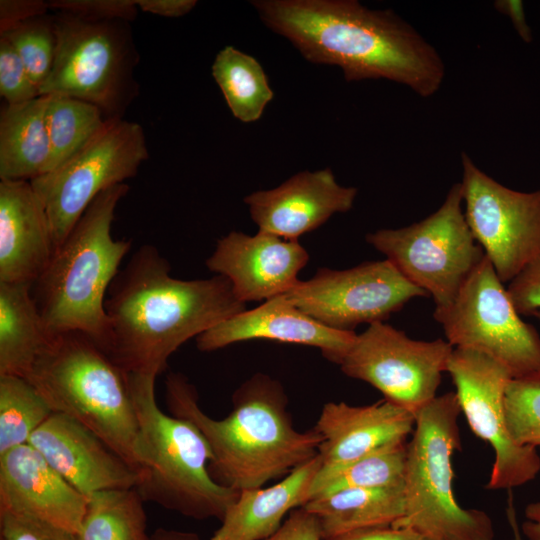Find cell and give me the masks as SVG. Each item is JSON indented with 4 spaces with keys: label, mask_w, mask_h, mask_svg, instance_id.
<instances>
[{
    "label": "cell",
    "mask_w": 540,
    "mask_h": 540,
    "mask_svg": "<svg viewBox=\"0 0 540 540\" xmlns=\"http://www.w3.org/2000/svg\"><path fill=\"white\" fill-rule=\"evenodd\" d=\"M263 23L313 63L335 65L347 81L387 79L427 98L441 87L438 51L392 10L356 0H254Z\"/></svg>",
    "instance_id": "1"
},
{
    "label": "cell",
    "mask_w": 540,
    "mask_h": 540,
    "mask_svg": "<svg viewBox=\"0 0 540 540\" xmlns=\"http://www.w3.org/2000/svg\"><path fill=\"white\" fill-rule=\"evenodd\" d=\"M153 245L138 248L110 285L102 349L126 373L158 376L186 341L246 310L221 275L182 280Z\"/></svg>",
    "instance_id": "2"
},
{
    "label": "cell",
    "mask_w": 540,
    "mask_h": 540,
    "mask_svg": "<svg viewBox=\"0 0 540 540\" xmlns=\"http://www.w3.org/2000/svg\"><path fill=\"white\" fill-rule=\"evenodd\" d=\"M165 390L170 414L192 422L206 439L213 455L210 473L226 487H263L318 454L321 436L294 427L283 386L266 374L242 383L231 412L220 420L200 408L197 390L183 374H168Z\"/></svg>",
    "instance_id": "3"
},
{
    "label": "cell",
    "mask_w": 540,
    "mask_h": 540,
    "mask_svg": "<svg viewBox=\"0 0 540 540\" xmlns=\"http://www.w3.org/2000/svg\"><path fill=\"white\" fill-rule=\"evenodd\" d=\"M52 412L99 436L138 472L145 456L128 374L90 336H49L25 377Z\"/></svg>",
    "instance_id": "4"
},
{
    "label": "cell",
    "mask_w": 540,
    "mask_h": 540,
    "mask_svg": "<svg viewBox=\"0 0 540 540\" xmlns=\"http://www.w3.org/2000/svg\"><path fill=\"white\" fill-rule=\"evenodd\" d=\"M126 183L101 192L88 206L42 273L32 294L49 336L79 331L102 348L106 337L105 300L132 241L111 233Z\"/></svg>",
    "instance_id": "5"
},
{
    "label": "cell",
    "mask_w": 540,
    "mask_h": 540,
    "mask_svg": "<svg viewBox=\"0 0 540 540\" xmlns=\"http://www.w3.org/2000/svg\"><path fill=\"white\" fill-rule=\"evenodd\" d=\"M127 374L145 456L136 490L144 501L186 517L222 521L239 491L213 479L206 439L189 420L159 408L156 376Z\"/></svg>",
    "instance_id": "6"
},
{
    "label": "cell",
    "mask_w": 540,
    "mask_h": 540,
    "mask_svg": "<svg viewBox=\"0 0 540 540\" xmlns=\"http://www.w3.org/2000/svg\"><path fill=\"white\" fill-rule=\"evenodd\" d=\"M455 392L437 396L415 416L407 442L404 513L391 526L412 529L430 540H494L490 516L465 509L455 499L451 456L461 449Z\"/></svg>",
    "instance_id": "7"
},
{
    "label": "cell",
    "mask_w": 540,
    "mask_h": 540,
    "mask_svg": "<svg viewBox=\"0 0 540 540\" xmlns=\"http://www.w3.org/2000/svg\"><path fill=\"white\" fill-rule=\"evenodd\" d=\"M52 18L56 52L40 95L69 96L97 106L107 118L121 117L133 93L136 63L127 22L93 20L62 11Z\"/></svg>",
    "instance_id": "8"
},
{
    "label": "cell",
    "mask_w": 540,
    "mask_h": 540,
    "mask_svg": "<svg viewBox=\"0 0 540 540\" xmlns=\"http://www.w3.org/2000/svg\"><path fill=\"white\" fill-rule=\"evenodd\" d=\"M366 241L405 279L432 296L435 308L455 300L485 257L467 224L460 182L425 219L403 228L377 230Z\"/></svg>",
    "instance_id": "9"
},
{
    "label": "cell",
    "mask_w": 540,
    "mask_h": 540,
    "mask_svg": "<svg viewBox=\"0 0 540 540\" xmlns=\"http://www.w3.org/2000/svg\"><path fill=\"white\" fill-rule=\"evenodd\" d=\"M454 348L482 352L503 364L512 378L540 373V334L523 321L512 299L485 256L455 300L435 308Z\"/></svg>",
    "instance_id": "10"
},
{
    "label": "cell",
    "mask_w": 540,
    "mask_h": 540,
    "mask_svg": "<svg viewBox=\"0 0 540 540\" xmlns=\"http://www.w3.org/2000/svg\"><path fill=\"white\" fill-rule=\"evenodd\" d=\"M149 157L140 124L108 118L102 130L60 167L31 180L47 212L55 250L92 201L136 175Z\"/></svg>",
    "instance_id": "11"
},
{
    "label": "cell",
    "mask_w": 540,
    "mask_h": 540,
    "mask_svg": "<svg viewBox=\"0 0 540 540\" xmlns=\"http://www.w3.org/2000/svg\"><path fill=\"white\" fill-rule=\"evenodd\" d=\"M454 347L443 339L414 340L384 322L370 324L339 364L384 399L413 415L434 400Z\"/></svg>",
    "instance_id": "12"
},
{
    "label": "cell",
    "mask_w": 540,
    "mask_h": 540,
    "mask_svg": "<svg viewBox=\"0 0 540 540\" xmlns=\"http://www.w3.org/2000/svg\"><path fill=\"white\" fill-rule=\"evenodd\" d=\"M464 214L499 279L511 282L540 255V189H510L462 152Z\"/></svg>",
    "instance_id": "13"
},
{
    "label": "cell",
    "mask_w": 540,
    "mask_h": 540,
    "mask_svg": "<svg viewBox=\"0 0 540 540\" xmlns=\"http://www.w3.org/2000/svg\"><path fill=\"white\" fill-rule=\"evenodd\" d=\"M446 372L470 429L493 449L494 461L485 487L511 490L534 480L540 472V454L535 447L517 444L506 423L504 396L512 378L509 370L482 352L454 348Z\"/></svg>",
    "instance_id": "14"
},
{
    "label": "cell",
    "mask_w": 540,
    "mask_h": 540,
    "mask_svg": "<svg viewBox=\"0 0 540 540\" xmlns=\"http://www.w3.org/2000/svg\"><path fill=\"white\" fill-rule=\"evenodd\" d=\"M284 295L311 318L339 331L383 322L411 299L428 296L387 259L344 270L320 268Z\"/></svg>",
    "instance_id": "15"
},
{
    "label": "cell",
    "mask_w": 540,
    "mask_h": 540,
    "mask_svg": "<svg viewBox=\"0 0 540 540\" xmlns=\"http://www.w3.org/2000/svg\"><path fill=\"white\" fill-rule=\"evenodd\" d=\"M308 261L309 254L298 240L258 230L255 235L232 231L220 238L205 264L227 278L236 298L245 304L289 292Z\"/></svg>",
    "instance_id": "16"
},
{
    "label": "cell",
    "mask_w": 540,
    "mask_h": 540,
    "mask_svg": "<svg viewBox=\"0 0 540 540\" xmlns=\"http://www.w3.org/2000/svg\"><path fill=\"white\" fill-rule=\"evenodd\" d=\"M83 495L136 488L139 472L89 428L52 413L28 442Z\"/></svg>",
    "instance_id": "17"
},
{
    "label": "cell",
    "mask_w": 540,
    "mask_h": 540,
    "mask_svg": "<svg viewBox=\"0 0 540 540\" xmlns=\"http://www.w3.org/2000/svg\"><path fill=\"white\" fill-rule=\"evenodd\" d=\"M357 188L338 184L329 169L299 172L278 187L244 198L259 231L288 240L323 225L332 215L348 212Z\"/></svg>",
    "instance_id": "18"
},
{
    "label": "cell",
    "mask_w": 540,
    "mask_h": 540,
    "mask_svg": "<svg viewBox=\"0 0 540 540\" xmlns=\"http://www.w3.org/2000/svg\"><path fill=\"white\" fill-rule=\"evenodd\" d=\"M88 497L70 485L29 443L0 454V510L78 534Z\"/></svg>",
    "instance_id": "19"
},
{
    "label": "cell",
    "mask_w": 540,
    "mask_h": 540,
    "mask_svg": "<svg viewBox=\"0 0 540 540\" xmlns=\"http://www.w3.org/2000/svg\"><path fill=\"white\" fill-rule=\"evenodd\" d=\"M356 336L354 331L324 326L298 309L283 294L264 301L254 309H246L200 334L196 338V346L202 352H211L237 342L268 339L316 347L324 358L339 365Z\"/></svg>",
    "instance_id": "20"
},
{
    "label": "cell",
    "mask_w": 540,
    "mask_h": 540,
    "mask_svg": "<svg viewBox=\"0 0 540 540\" xmlns=\"http://www.w3.org/2000/svg\"><path fill=\"white\" fill-rule=\"evenodd\" d=\"M414 426L415 415L385 399L364 406L328 402L313 428L322 438L319 471L334 470L406 442Z\"/></svg>",
    "instance_id": "21"
},
{
    "label": "cell",
    "mask_w": 540,
    "mask_h": 540,
    "mask_svg": "<svg viewBox=\"0 0 540 540\" xmlns=\"http://www.w3.org/2000/svg\"><path fill=\"white\" fill-rule=\"evenodd\" d=\"M54 252L49 218L31 182L0 180V282L33 284Z\"/></svg>",
    "instance_id": "22"
},
{
    "label": "cell",
    "mask_w": 540,
    "mask_h": 540,
    "mask_svg": "<svg viewBox=\"0 0 540 540\" xmlns=\"http://www.w3.org/2000/svg\"><path fill=\"white\" fill-rule=\"evenodd\" d=\"M320 466L317 454L274 485L239 491L210 540H265L272 536L287 513L307 503Z\"/></svg>",
    "instance_id": "23"
},
{
    "label": "cell",
    "mask_w": 540,
    "mask_h": 540,
    "mask_svg": "<svg viewBox=\"0 0 540 540\" xmlns=\"http://www.w3.org/2000/svg\"><path fill=\"white\" fill-rule=\"evenodd\" d=\"M46 95L6 104L0 114V180L31 181L44 175L51 149Z\"/></svg>",
    "instance_id": "24"
},
{
    "label": "cell",
    "mask_w": 540,
    "mask_h": 540,
    "mask_svg": "<svg viewBox=\"0 0 540 540\" xmlns=\"http://www.w3.org/2000/svg\"><path fill=\"white\" fill-rule=\"evenodd\" d=\"M32 285L0 282V376L25 378L49 338Z\"/></svg>",
    "instance_id": "25"
},
{
    "label": "cell",
    "mask_w": 540,
    "mask_h": 540,
    "mask_svg": "<svg viewBox=\"0 0 540 540\" xmlns=\"http://www.w3.org/2000/svg\"><path fill=\"white\" fill-rule=\"evenodd\" d=\"M303 508L318 518L323 538L358 529L391 526L404 513L403 486L345 489L312 498Z\"/></svg>",
    "instance_id": "26"
},
{
    "label": "cell",
    "mask_w": 540,
    "mask_h": 540,
    "mask_svg": "<svg viewBox=\"0 0 540 540\" xmlns=\"http://www.w3.org/2000/svg\"><path fill=\"white\" fill-rule=\"evenodd\" d=\"M212 76L231 113L241 122L260 119L273 98V90L260 63L231 45L217 53Z\"/></svg>",
    "instance_id": "27"
},
{
    "label": "cell",
    "mask_w": 540,
    "mask_h": 540,
    "mask_svg": "<svg viewBox=\"0 0 540 540\" xmlns=\"http://www.w3.org/2000/svg\"><path fill=\"white\" fill-rule=\"evenodd\" d=\"M143 502L136 488L91 494L77 540H151Z\"/></svg>",
    "instance_id": "28"
},
{
    "label": "cell",
    "mask_w": 540,
    "mask_h": 540,
    "mask_svg": "<svg viewBox=\"0 0 540 540\" xmlns=\"http://www.w3.org/2000/svg\"><path fill=\"white\" fill-rule=\"evenodd\" d=\"M46 97L51 149L48 173L84 148L102 130L108 118L91 103L60 94Z\"/></svg>",
    "instance_id": "29"
},
{
    "label": "cell",
    "mask_w": 540,
    "mask_h": 540,
    "mask_svg": "<svg viewBox=\"0 0 540 540\" xmlns=\"http://www.w3.org/2000/svg\"><path fill=\"white\" fill-rule=\"evenodd\" d=\"M407 442L383 448L334 470L318 471L309 500L345 489L403 486Z\"/></svg>",
    "instance_id": "30"
},
{
    "label": "cell",
    "mask_w": 540,
    "mask_h": 540,
    "mask_svg": "<svg viewBox=\"0 0 540 540\" xmlns=\"http://www.w3.org/2000/svg\"><path fill=\"white\" fill-rule=\"evenodd\" d=\"M52 413L26 378L0 376V454L28 443Z\"/></svg>",
    "instance_id": "31"
},
{
    "label": "cell",
    "mask_w": 540,
    "mask_h": 540,
    "mask_svg": "<svg viewBox=\"0 0 540 540\" xmlns=\"http://www.w3.org/2000/svg\"><path fill=\"white\" fill-rule=\"evenodd\" d=\"M39 90L53 66L57 38L52 16H40L18 23L3 32Z\"/></svg>",
    "instance_id": "32"
},
{
    "label": "cell",
    "mask_w": 540,
    "mask_h": 540,
    "mask_svg": "<svg viewBox=\"0 0 540 540\" xmlns=\"http://www.w3.org/2000/svg\"><path fill=\"white\" fill-rule=\"evenodd\" d=\"M504 410L512 439L521 446L540 448V373L509 380Z\"/></svg>",
    "instance_id": "33"
},
{
    "label": "cell",
    "mask_w": 540,
    "mask_h": 540,
    "mask_svg": "<svg viewBox=\"0 0 540 540\" xmlns=\"http://www.w3.org/2000/svg\"><path fill=\"white\" fill-rule=\"evenodd\" d=\"M0 95L9 105L25 103L41 96L22 60L3 38H0Z\"/></svg>",
    "instance_id": "34"
},
{
    "label": "cell",
    "mask_w": 540,
    "mask_h": 540,
    "mask_svg": "<svg viewBox=\"0 0 540 540\" xmlns=\"http://www.w3.org/2000/svg\"><path fill=\"white\" fill-rule=\"evenodd\" d=\"M0 540H77V535L31 516L0 510Z\"/></svg>",
    "instance_id": "35"
},
{
    "label": "cell",
    "mask_w": 540,
    "mask_h": 540,
    "mask_svg": "<svg viewBox=\"0 0 540 540\" xmlns=\"http://www.w3.org/2000/svg\"><path fill=\"white\" fill-rule=\"evenodd\" d=\"M50 9L75 14L93 20H134L135 0H53Z\"/></svg>",
    "instance_id": "36"
},
{
    "label": "cell",
    "mask_w": 540,
    "mask_h": 540,
    "mask_svg": "<svg viewBox=\"0 0 540 540\" xmlns=\"http://www.w3.org/2000/svg\"><path fill=\"white\" fill-rule=\"evenodd\" d=\"M507 291L520 315L540 310V255L509 282Z\"/></svg>",
    "instance_id": "37"
},
{
    "label": "cell",
    "mask_w": 540,
    "mask_h": 540,
    "mask_svg": "<svg viewBox=\"0 0 540 540\" xmlns=\"http://www.w3.org/2000/svg\"><path fill=\"white\" fill-rule=\"evenodd\" d=\"M318 518L303 507L289 513L281 527L265 540H322Z\"/></svg>",
    "instance_id": "38"
},
{
    "label": "cell",
    "mask_w": 540,
    "mask_h": 540,
    "mask_svg": "<svg viewBox=\"0 0 540 540\" xmlns=\"http://www.w3.org/2000/svg\"><path fill=\"white\" fill-rule=\"evenodd\" d=\"M50 9L42 0H1L0 32L26 20L44 16Z\"/></svg>",
    "instance_id": "39"
},
{
    "label": "cell",
    "mask_w": 540,
    "mask_h": 540,
    "mask_svg": "<svg viewBox=\"0 0 540 540\" xmlns=\"http://www.w3.org/2000/svg\"><path fill=\"white\" fill-rule=\"evenodd\" d=\"M322 540H430L420 533L408 528H395L392 526L371 527L353 530Z\"/></svg>",
    "instance_id": "40"
},
{
    "label": "cell",
    "mask_w": 540,
    "mask_h": 540,
    "mask_svg": "<svg viewBox=\"0 0 540 540\" xmlns=\"http://www.w3.org/2000/svg\"><path fill=\"white\" fill-rule=\"evenodd\" d=\"M143 12L162 17H181L188 14L197 4L195 0H135Z\"/></svg>",
    "instance_id": "41"
},
{
    "label": "cell",
    "mask_w": 540,
    "mask_h": 540,
    "mask_svg": "<svg viewBox=\"0 0 540 540\" xmlns=\"http://www.w3.org/2000/svg\"><path fill=\"white\" fill-rule=\"evenodd\" d=\"M494 8L510 19L517 34L524 42L530 43L532 41V31L526 20L522 1L497 0L494 2Z\"/></svg>",
    "instance_id": "42"
},
{
    "label": "cell",
    "mask_w": 540,
    "mask_h": 540,
    "mask_svg": "<svg viewBox=\"0 0 540 540\" xmlns=\"http://www.w3.org/2000/svg\"><path fill=\"white\" fill-rule=\"evenodd\" d=\"M524 516L521 532L528 540H540V501L526 505Z\"/></svg>",
    "instance_id": "43"
},
{
    "label": "cell",
    "mask_w": 540,
    "mask_h": 540,
    "mask_svg": "<svg viewBox=\"0 0 540 540\" xmlns=\"http://www.w3.org/2000/svg\"><path fill=\"white\" fill-rule=\"evenodd\" d=\"M151 540H201L193 532L158 528L151 534Z\"/></svg>",
    "instance_id": "44"
},
{
    "label": "cell",
    "mask_w": 540,
    "mask_h": 540,
    "mask_svg": "<svg viewBox=\"0 0 540 540\" xmlns=\"http://www.w3.org/2000/svg\"><path fill=\"white\" fill-rule=\"evenodd\" d=\"M506 517L512 533V540H523L521 529L517 520L516 510L514 506V498L511 490H509L507 499Z\"/></svg>",
    "instance_id": "45"
},
{
    "label": "cell",
    "mask_w": 540,
    "mask_h": 540,
    "mask_svg": "<svg viewBox=\"0 0 540 540\" xmlns=\"http://www.w3.org/2000/svg\"><path fill=\"white\" fill-rule=\"evenodd\" d=\"M532 316L536 317V318H537V320H538V321H539V323H540V310H538V311L534 312V313L532 314Z\"/></svg>",
    "instance_id": "46"
},
{
    "label": "cell",
    "mask_w": 540,
    "mask_h": 540,
    "mask_svg": "<svg viewBox=\"0 0 540 540\" xmlns=\"http://www.w3.org/2000/svg\"><path fill=\"white\" fill-rule=\"evenodd\" d=\"M539 451H540V448H539Z\"/></svg>",
    "instance_id": "47"
}]
</instances>
